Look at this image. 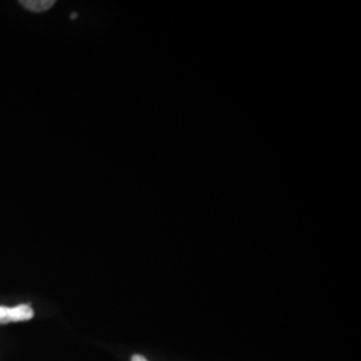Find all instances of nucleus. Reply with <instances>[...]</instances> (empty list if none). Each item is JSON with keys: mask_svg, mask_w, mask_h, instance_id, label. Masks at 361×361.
<instances>
[{"mask_svg": "<svg viewBox=\"0 0 361 361\" xmlns=\"http://www.w3.org/2000/svg\"><path fill=\"white\" fill-rule=\"evenodd\" d=\"M34 317V310L30 304H20L13 308L0 305V324L20 323L28 322Z\"/></svg>", "mask_w": 361, "mask_h": 361, "instance_id": "f257e3e1", "label": "nucleus"}, {"mask_svg": "<svg viewBox=\"0 0 361 361\" xmlns=\"http://www.w3.org/2000/svg\"><path fill=\"white\" fill-rule=\"evenodd\" d=\"M131 361H149L146 360V357H143L142 355H134L131 357Z\"/></svg>", "mask_w": 361, "mask_h": 361, "instance_id": "7ed1b4c3", "label": "nucleus"}, {"mask_svg": "<svg viewBox=\"0 0 361 361\" xmlns=\"http://www.w3.org/2000/svg\"><path fill=\"white\" fill-rule=\"evenodd\" d=\"M19 3L32 13H44L55 4L54 0H22Z\"/></svg>", "mask_w": 361, "mask_h": 361, "instance_id": "f03ea898", "label": "nucleus"}]
</instances>
